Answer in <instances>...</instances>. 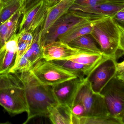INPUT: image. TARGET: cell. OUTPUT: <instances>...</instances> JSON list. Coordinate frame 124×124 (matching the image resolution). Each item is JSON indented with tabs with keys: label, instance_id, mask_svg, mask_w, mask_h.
I'll return each instance as SVG.
<instances>
[{
	"label": "cell",
	"instance_id": "cell-1",
	"mask_svg": "<svg viewBox=\"0 0 124 124\" xmlns=\"http://www.w3.org/2000/svg\"><path fill=\"white\" fill-rule=\"evenodd\" d=\"M23 85L28 110L27 119L23 124L38 116H48V109L58 104L52 90V86L40 83L31 70L14 73Z\"/></svg>",
	"mask_w": 124,
	"mask_h": 124
},
{
	"label": "cell",
	"instance_id": "cell-2",
	"mask_svg": "<svg viewBox=\"0 0 124 124\" xmlns=\"http://www.w3.org/2000/svg\"><path fill=\"white\" fill-rule=\"evenodd\" d=\"M121 26L111 17L101 19L95 23L90 34L99 45L103 55L116 59V54L120 50L119 45Z\"/></svg>",
	"mask_w": 124,
	"mask_h": 124
},
{
	"label": "cell",
	"instance_id": "cell-3",
	"mask_svg": "<svg viewBox=\"0 0 124 124\" xmlns=\"http://www.w3.org/2000/svg\"><path fill=\"white\" fill-rule=\"evenodd\" d=\"M99 93L104 99L109 115L124 123V80L115 76Z\"/></svg>",
	"mask_w": 124,
	"mask_h": 124
},
{
	"label": "cell",
	"instance_id": "cell-4",
	"mask_svg": "<svg viewBox=\"0 0 124 124\" xmlns=\"http://www.w3.org/2000/svg\"><path fill=\"white\" fill-rule=\"evenodd\" d=\"M31 71L40 83L50 86L77 77L75 74L43 59L37 62Z\"/></svg>",
	"mask_w": 124,
	"mask_h": 124
},
{
	"label": "cell",
	"instance_id": "cell-5",
	"mask_svg": "<svg viewBox=\"0 0 124 124\" xmlns=\"http://www.w3.org/2000/svg\"><path fill=\"white\" fill-rule=\"evenodd\" d=\"M74 102L83 104L85 109L84 116L110 115L103 97L93 91L85 78L76 95Z\"/></svg>",
	"mask_w": 124,
	"mask_h": 124
},
{
	"label": "cell",
	"instance_id": "cell-6",
	"mask_svg": "<svg viewBox=\"0 0 124 124\" xmlns=\"http://www.w3.org/2000/svg\"><path fill=\"white\" fill-rule=\"evenodd\" d=\"M116 62L114 57H107L85 78L94 93H100L103 88L115 76Z\"/></svg>",
	"mask_w": 124,
	"mask_h": 124
},
{
	"label": "cell",
	"instance_id": "cell-7",
	"mask_svg": "<svg viewBox=\"0 0 124 124\" xmlns=\"http://www.w3.org/2000/svg\"><path fill=\"white\" fill-rule=\"evenodd\" d=\"M0 105L12 115L27 112L28 106L23 87H10L0 90Z\"/></svg>",
	"mask_w": 124,
	"mask_h": 124
},
{
	"label": "cell",
	"instance_id": "cell-8",
	"mask_svg": "<svg viewBox=\"0 0 124 124\" xmlns=\"http://www.w3.org/2000/svg\"><path fill=\"white\" fill-rule=\"evenodd\" d=\"M69 11L57 19L48 29L41 40L43 47L57 40L58 38L75 26L87 20Z\"/></svg>",
	"mask_w": 124,
	"mask_h": 124
},
{
	"label": "cell",
	"instance_id": "cell-9",
	"mask_svg": "<svg viewBox=\"0 0 124 124\" xmlns=\"http://www.w3.org/2000/svg\"><path fill=\"white\" fill-rule=\"evenodd\" d=\"M124 8V2L107 1L91 7H79L72 6L69 11L76 16L89 19L112 17L121 9Z\"/></svg>",
	"mask_w": 124,
	"mask_h": 124
},
{
	"label": "cell",
	"instance_id": "cell-10",
	"mask_svg": "<svg viewBox=\"0 0 124 124\" xmlns=\"http://www.w3.org/2000/svg\"><path fill=\"white\" fill-rule=\"evenodd\" d=\"M85 79L77 77L51 86L58 104L71 110L76 95Z\"/></svg>",
	"mask_w": 124,
	"mask_h": 124
},
{
	"label": "cell",
	"instance_id": "cell-11",
	"mask_svg": "<svg viewBox=\"0 0 124 124\" xmlns=\"http://www.w3.org/2000/svg\"><path fill=\"white\" fill-rule=\"evenodd\" d=\"M48 8L44 0H40L23 14L19 24V31L33 33L44 23Z\"/></svg>",
	"mask_w": 124,
	"mask_h": 124
},
{
	"label": "cell",
	"instance_id": "cell-12",
	"mask_svg": "<svg viewBox=\"0 0 124 124\" xmlns=\"http://www.w3.org/2000/svg\"><path fill=\"white\" fill-rule=\"evenodd\" d=\"M83 51L56 40L43 47L42 59L48 61L69 59Z\"/></svg>",
	"mask_w": 124,
	"mask_h": 124
},
{
	"label": "cell",
	"instance_id": "cell-13",
	"mask_svg": "<svg viewBox=\"0 0 124 124\" xmlns=\"http://www.w3.org/2000/svg\"><path fill=\"white\" fill-rule=\"evenodd\" d=\"M18 35L16 34L0 48V74L9 73L16 63Z\"/></svg>",
	"mask_w": 124,
	"mask_h": 124
},
{
	"label": "cell",
	"instance_id": "cell-14",
	"mask_svg": "<svg viewBox=\"0 0 124 124\" xmlns=\"http://www.w3.org/2000/svg\"><path fill=\"white\" fill-rule=\"evenodd\" d=\"M76 0H61L57 4L48 8L45 19L40 31L41 41L48 30L61 16L69 12Z\"/></svg>",
	"mask_w": 124,
	"mask_h": 124
},
{
	"label": "cell",
	"instance_id": "cell-15",
	"mask_svg": "<svg viewBox=\"0 0 124 124\" xmlns=\"http://www.w3.org/2000/svg\"><path fill=\"white\" fill-rule=\"evenodd\" d=\"M101 19L102 18L91 19L80 23L59 36L57 40L68 44L72 40L80 36L90 34L95 22Z\"/></svg>",
	"mask_w": 124,
	"mask_h": 124
},
{
	"label": "cell",
	"instance_id": "cell-16",
	"mask_svg": "<svg viewBox=\"0 0 124 124\" xmlns=\"http://www.w3.org/2000/svg\"><path fill=\"white\" fill-rule=\"evenodd\" d=\"M23 14V12L21 8L0 25V48L16 34L19 26L20 18Z\"/></svg>",
	"mask_w": 124,
	"mask_h": 124
},
{
	"label": "cell",
	"instance_id": "cell-17",
	"mask_svg": "<svg viewBox=\"0 0 124 124\" xmlns=\"http://www.w3.org/2000/svg\"><path fill=\"white\" fill-rule=\"evenodd\" d=\"M48 117L54 124H72L71 110L60 104L54 105L48 109Z\"/></svg>",
	"mask_w": 124,
	"mask_h": 124
},
{
	"label": "cell",
	"instance_id": "cell-18",
	"mask_svg": "<svg viewBox=\"0 0 124 124\" xmlns=\"http://www.w3.org/2000/svg\"><path fill=\"white\" fill-rule=\"evenodd\" d=\"M43 24L33 32L34 39L29 49L24 54L28 58L30 64L33 66L42 59L43 47L40 39V31Z\"/></svg>",
	"mask_w": 124,
	"mask_h": 124
},
{
	"label": "cell",
	"instance_id": "cell-19",
	"mask_svg": "<svg viewBox=\"0 0 124 124\" xmlns=\"http://www.w3.org/2000/svg\"><path fill=\"white\" fill-rule=\"evenodd\" d=\"M52 63L74 74L81 79L85 78L94 69L90 66L78 63L69 59L50 61Z\"/></svg>",
	"mask_w": 124,
	"mask_h": 124
},
{
	"label": "cell",
	"instance_id": "cell-20",
	"mask_svg": "<svg viewBox=\"0 0 124 124\" xmlns=\"http://www.w3.org/2000/svg\"><path fill=\"white\" fill-rule=\"evenodd\" d=\"M124 123L119 120L110 115L79 116L72 114V124H124Z\"/></svg>",
	"mask_w": 124,
	"mask_h": 124
},
{
	"label": "cell",
	"instance_id": "cell-21",
	"mask_svg": "<svg viewBox=\"0 0 124 124\" xmlns=\"http://www.w3.org/2000/svg\"><path fill=\"white\" fill-rule=\"evenodd\" d=\"M97 43L93 36L88 34L73 40L68 44L71 47L80 50L103 54Z\"/></svg>",
	"mask_w": 124,
	"mask_h": 124
},
{
	"label": "cell",
	"instance_id": "cell-22",
	"mask_svg": "<svg viewBox=\"0 0 124 124\" xmlns=\"http://www.w3.org/2000/svg\"><path fill=\"white\" fill-rule=\"evenodd\" d=\"M107 57H109L101 54L83 51L69 60L78 63L90 66L94 69Z\"/></svg>",
	"mask_w": 124,
	"mask_h": 124
},
{
	"label": "cell",
	"instance_id": "cell-23",
	"mask_svg": "<svg viewBox=\"0 0 124 124\" xmlns=\"http://www.w3.org/2000/svg\"><path fill=\"white\" fill-rule=\"evenodd\" d=\"M22 8V0H8L2 2L0 7V25Z\"/></svg>",
	"mask_w": 124,
	"mask_h": 124
},
{
	"label": "cell",
	"instance_id": "cell-24",
	"mask_svg": "<svg viewBox=\"0 0 124 124\" xmlns=\"http://www.w3.org/2000/svg\"><path fill=\"white\" fill-rule=\"evenodd\" d=\"M13 87H23L20 80L14 74H0V90Z\"/></svg>",
	"mask_w": 124,
	"mask_h": 124
},
{
	"label": "cell",
	"instance_id": "cell-25",
	"mask_svg": "<svg viewBox=\"0 0 124 124\" xmlns=\"http://www.w3.org/2000/svg\"><path fill=\"white\" fill-rule=\"evenodd\" d=\"M107 0H76L72 6L79 7H93L107 2Z\"/></svg>",
	"mask_w": 124,
	"mask_h": 124
},
{
	"label": "cell",
	"instance_id": "cell-26",
	"mask_svg": "<svg viewBox=\"0 0 124 124\" xmlns=\"http://www.w3.org/2000/svg\"><path fill=\"white\" fill-rule=\"evenodd\" d=\"M31 45V44H29L28 43L18 40V48L15 65L17 63L20 58L26 53Z\"/></svg>",
	"mask_w": 124,
	"mask_h": 124
},
{
	"label": "cell",
	"instance_id": "cell-27",
	"mask_svg": "<svg viewBox=\"0 0 124 124\" xmlns=\"http://www.w3.org/2000/svg\"><path fill=\"white\" fill-rule=\"evenodd\" d=\"M71 111L74 115L82 116H85V109L82 103L80 102H74L71 108Z\"/></svg>",
	"mask_w": 124,
	"mask_h": 124
},
{
	"label": "cell",
	"instance_id": "cell-28",
	"mask_svg": "<svg viewBox=\"0 0 124 124\" xmlns=\"http://www.w3.org/2000/svg\"><path fill=\"white\" fill-rule=\"evenodd\" d=\"M18 41L31 44L34 39L33 33L28 31H21L18 33Z\"/></svg>",
	"mask_w": 124,
	"mask_h": 124
},
{
	"label": "cell",
	"instance_id": "cell-29",
	"mask_svg": "<svg viewBox=\"0 0 124 124\" xmlns=\"http://www.w3.org/2000/svg\"><path fill=\"white\" fill-rule=\"evenodd\" d=\"M111 18L117 23L124 27V8L117 11Z\"/></svg>",
	"mask_w": 124,
	"mask_h": 124
},
{
	"label": "cell",
	"instance_id": "cell-30",
	"mask_svg": "<svg viewBox=\"0 0 124 124\" xmlns=\"http://www.w3.org/2000/svg\"><path fill=\"white\" fill-rule=\"evenodd\" d=\"M116 71L115 76L124 80V61L116 63Z\"/></svg>",
	"mask_w": 124,
	"mask_h": 124
},
{
	"label": "cell",
	"instance_id": "cell-31",
	"mask_svg": "<svg viewBox=\"0 0 124 124\" xmlns=\"http://www.w3.org/2000/svg\"><path fill=\"white\" fill-rule=\"evenodd\" d=\"M40 0H22L23 14Z\"/></svg>",
	"mask_w": 124,
	"mask_h": 124
},
{
	"label": "cell",
	"instance_id": "cell-32",
	"mask_svg": "<svg viewBox=\"0 0 124 124\" xmlns=\"http://www.w3.org/2000/svg\"><path fill=\"white\" fill-rule=\"evenodd\" d=\"M119 48L120 50L124 51V27L123 26L120 28Z\"/></svg>",
	"mask_w": 124,
	"mask_h": 124
},
{
	"label": "cell",
	"instance_id": "cell-33",
	"mask_svg": "<svg viewBox=\"0 0 124 124\" xmlns=\"http://www.w3.org/2000/svg\"><path fill=\"white\" fill-rule=\"evenodd\" d=\"M61 0H44L48 8H51L60 2Z\"/></svg>",
	"mask_w": 124,
	"mask_h": 124
},
{
	"label": "cell",
	"instance_id": "cell-34",
	"mask_svg": "<svg viewBox=\"0 0 124 124\" xmlns=\"http://www.w3.org/2000/svg\"><path fill=\"white\" fill-rule=\"evenodd\" d=\"M110 2H124V0H107Z\"/></svg>",
	"mask_w": 124,
	"mask_h": 124
},
{
	"label": "cell",
	"instance_id": "cell-35",
	"mask_svg": "<svg viewBox=\"0 0 124 124\" xmlns=\"http://www.w3.org/2000/svg\"><path fill=\"white\" fill-rule=\"evenodd\" d=\"M7 0H1V2H6Z\"/></svg>",
	"mask_w": 124,
	"mask_h": 124
},
{
	"label": "cell",
	"instance_id": "cell-36",
	"mask_svg": "<svg viewBox=\"0 0 124 124\" xmlns=\"http://www.w3.org/2000/svg\"><path fill=\"white\" fill-rule=\"evenodd\" d=\"M0 124H1V123H0Z\"/></svg>",
	"mask_w": 124,
	"mask_h": 124
}]
</instances>
